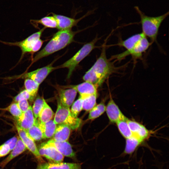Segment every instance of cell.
<instances>
[{
  "label": "cell",
  "mask_w": 169,
  "mask_h": 169,
  "mask_svg": "<svg viewBox=\"0 0 169 169\" xmlns=\"http://www.w3.org/2000/svg\"><path fill=\"white\" fill-rule=\"evenodd\" d=\"M38 150L41 156L44 157L51 162L60 163L63 161L64 156L46 142L41 143Z\"/></svg>",
  "instance_id": "obj_9"
},
{
  "label": "cell",
  "mask_w": 169,
  "mask_h": 169,
  "mask_svg": "<svg viewBox=\"0 0 169 169\" xmlns=\"http://www.w3.org/2000/svg\"><path fill=\"white\" fill-rule=\"evenodd\" d=\"M8 145L4 143L0 146V157L5 156L11 151Z\"/></svg>",
  "instance_id": "obj_37"
},
{
  "label": "cell",
  "mask_w": 169,
  "mask_h": 169,
  "mask_svg": "<svg viewBox=\"0 0 169 169\" xmlns=\"http://www.w3.org/2000/svg\"><path fill=\"white\" fill-rule=\"evenodd\" d=\"M76 32L71 29L59 30L40 51L38 52L31 60V63L25 72L34 63L40 59L61 50L72 43L74 40Z\"/></svg>",
  "instance_id": "obj_2"
},
{
  "label": "cell",
  "mask_w": 169,
  "mask_h": 169,
  "mask_svg": "<svg viewBox=\"0 0 169 169\" xmlns=\"http://www.w3.org/2000/svg\"><path fill=\"white\" fill-rule=\"evenodd\" d=\"M97 94L90 95L83 99L82 110L90 111L96 105Z\"/></svg>",
  "instance_id": "obj_29"
},
{
  "label": "cell",
  "mask_w": 169,
  "mask_h": 169,
  "mask_svg": "<svg viewBox=\"0 0 169 169\" xmlns=\"http://www.w3.org/2000/svg\"><path fill=\"white\" fill-rule=\"evenodd\" d=\"M46 101L44 98L40 96L35 99L33 107V112L35 119L38 118L39 113L43 107Z\"/></svg>",
  "instance_id": "obj_30"
},
{
  "label": "cell",
  "mask_w": 169,
  "mask_h": 169,
  "mask_svg": "<svg viewBox=\"0 0 169 169\" xmlns=\"http://www.w3.org/2000/svg\"><path fill=\"white\" fill-rule=\"evenodd\" d=\"M36 119L42 131L44 139L52 137L57 126L54 120H51L46 122L41 123Z\"/></svg>",
  "instance_id": "obj_21"
},
{
  "label": "cell",
  "mask_w": 169,
  "mask_h": 169,
  "mask_svg": "<svg viewBox=\"0 0 169 169\" xmlns=\"http://www.w3.org/2000/svg\"><path fill=\"white\" fill-rule=\"evenodd\" d=\"M46 28L44 27L38 32L30 35L24 39L19 42H10L0 41L2 43L9 46L18 47L21 50V55L18 61L19 62L27 53H30L34 44L40 39L41 35Z\"/></svg>",
  "instance_id": "obj_6"
},
{
  "label": "cell",
  "mask_w": 169,
  "mask_h": 169,
  "mask_svg": "<svg viewBox=\"0 0 169 169\" xmlns=\"http://www.w3.org/2000/svg\"><path fill=\"white\" fill-rule=\"evenodd\" d=\"M17 103L22 113L26 111L29 108V106L27 100L23 99Z\"/></svg>",
  "instance_id": "obj_36"
},
{
  "label": "cell",
  "mask_w": 169,
  "mask_h": 169,
  "mask_svg": "<svg viewBox=\"0 0 169 169\" xmlns=\"http://www.w3.org/2000/svg\"><path fill=\"white\" fill-rule=\"evenodd\" d=\"M2 110L8 111L15 118L19 117L22 114L17 102L12 103L8 107Z\"/></svg>",
  "instance_id": "obj_31"
},
{
  "label": "cell",
  "mask_w": 169,
  "mask_h": 169,
  "mask_svg": "<svg viewBox=\"0 0 169 169\" xmlns=\"http://www.w3.org/2000/svg\"><path fill=\"white\" fill-rule=\"evenodd\" d=\"M71 130L70 128L66 125H57L55 133L52 139L58 141H68Z\"/></svg>",
  "instance_id": "obj_18"
},
{
  "label": "cell",
  "mask_w": 169,
  "mask_h": 169,
  "mask_svg": "<svg viewBox=\"0 0 169 169\" xmlns=\"http://www.w3.org/2000/svg\"><path fill=\"white\" fill-rule=\"evenodd\" d=\"M99 38L96 37L91 42L85 44L70 59L62 64L55 67L56 69L66 68L68 69L67 77L69 78L79 63L95 47Z\"/></svg>",
  "instance_id": "obj_4"
},
{
  "label": "cell",
  "mask_w": 169,
  "mask_h": 169,
  "mask_svg": "<svg viewBox=\"0 0 169 169\" xmlns=\"http://www.w3.org/2000/svg\"><path fill=\"white\" fill-rule=\"evenodd\" d=\"M134 8L140 16L142 33L149 38L152 43L156 42L160 27L168 15L169 12L158 16L150 17L145 15L137 6Z\"/></svg>",
  "instance_id": "obj_3"
},
{
  "label": "cell",
  "mask_w": 169,
  "mask_h": 169,
  "mask_svg": "<svg viewBox=\"0 0 169 169\" xmlns=\"http://www.w3.org/2000/svg\"><path fill=\"white\" fill-rule=\"evenodd\" d=\"M24 85L25 90L31 96L32 101H33L36 96L39 84L32 79H25Z\"/></svg>",
  "instance_id": "obj_25"
},
{
  "label": "cell",
  "mask_w": 169,
  "mask_h": 169,
  "mask_svg": "<svg viewBox=\"0 0 169 169\" xmlns=\"http://www.w3.org/2000/svg\"><path fill=\"white\" fill-rule=\"evenodd\" d=\"M16 128L19 136L25 145L27 149L31 152L39 161L43 160L38 152L34 141L26 131L17 125Z\"/></svg>",
  "instance_id": "obj_10"
},
{
  "label": "cell",
  "mask_w": 169,
  "mask_h": 169,
  "mask_svg": "<svg viewBox=\"0 0 169 169\" xmlns=\"http://www.w3.org/2000/svg\"><path fill=\"white\" fill-rule=\"evenodd\" d=\"M36 169H81L79 163L68 162H45L38 165Z\"/></svg>",
  "instance_id": "obj_17"
},
{
  "label": "cell",
  "mask_w": 169,
  "mask_h": 169,
  "mask_svg": "<svg viewBox=\"0 0 169 169\" xmlns=\"http://www.w3.org/2000/svg\"><path fill=\"white\" fill-rule=\"evenodd\" d=\"M106 107V106L103 102L96 105L89 111L88 119L92 120L99 117L105 111Z\"/></svg>",
  "instance_id": "obj_28"
},
{
  "label": "cell",
  "mask_w": 169,
  "mask_h": 169,
  "mask_svg": "<svg viewBox=\"0 0 169 169\" xmlns=\"http://www.w3.org/2000/svg\"><path fill=\"white\" fill-rule=\"evenodd\" d=\"M18 136H14L8 140L5 143L9 146L11 151L13 149L15 146L18 141Z\"/></svg>",
  "instance_id": "obj_39"
},
{
  "label": "cell",
  "mask_w": 169,
  "mask_h": 169,
  "mask_svg": "<svg viewBox=\"0 0 169 169\" xmlns=\"http://www.w3.org/2000/svg\"><path fill=\"white\" fill-rule=\"evenodd\" d=\"M74 88L61 89L58 91V100L63 105L69 108L73 104L77 94Z\"/></svg>",
  "instance_id": "obj_15"
},
{
  "label": "cell",
  "mask_w": 169,
  "mask_h": 169,
  "mask_svg": "<svg viewBox=\"0 0 169 169\" xmlns=\"http://www.w3.org/2000/svg\"><path fill=\"white\" fill-rule=\"evenodd\" d=\"M127 119L125 120H119L116 123L119 132L125 139L133 135L127 122Z\"/></svg>",
  "instance_id": "obj_27"
},
{
  "label": "cell",
  "mask_w": 169,
  "mask_h": 169,
  "mask_svg": "<svg viewBox=\"0 0 169 169\" xmlns=\"http://www.w3.org/2000/svg\"><path fill=\"white\" fill-rule=\"evenodd\" d=\"M82 99L80 97L73 104L70 111L75 117H77L79 113L82 110Z\"/></svg>",
  "instance_id": "obj_32"
},
{
  "label": "cell",
  "mask_w": 169,
  "mask_h": 169,
  "mask_svg": "<svg viewBox=\"0 0 169 169\" xmlns=\"http://www.w3.org/2000/svg\"><path fill=\"white\" fill-rule=\"evenodd\" d=\"M26 131L34 141H39L44 139L43 133L36 119L34 124Z\"/></svg>",
  "instance_id": "obj_26"
},
{
  "label": "cell",
  "mask_w": 169,
  "mask_h": 169,
  "mask_svg": "<svg viewBox=\"0 0 169 169\" xmlns=\"http://www.w3.org/2000/svg\"><path fill=\"white\" fill-rule=\"evenodd\" d=\"M32 24H41L46 28H55L57 27V23L54 17L52 16H46L39 20H31Z\"/></svg>",
  "instance_id": "obj_24"
},
{
  "label": "cell",
  "mask_w": 169,
  "mask_h": 169,
  "mask_svg": "<svg viewBox=\"0 0 169 169\" xmlns=\"http://www.w3.org/2000/svg\"><path fill=\"white\" fill-rule=\"evenodd\" d=\"M54 114L51 107L45 101L36 119L40 123H44L52 120Z\"/></svg>",
  "instance_id": "obj_23"
},
{
  "label": "cell",
  "mask_w": 169,
  "mask_h": 169,
  "mask_svg": "<svg viewBox=\"0 0 169 169\" xmlns=\"http://www.w3.org/2000/svg\"><path fill=\"white\" fill-rule=\"evenodd\" d=\"M53 120L56 125H66L72 130L78 128L82 122L80 119L74 116L72 114L69 108L63 105L58 100Z\"/></svg>",
  "instance_id": "obj_5"
},
{
  "label": "cell",
  "mask_w": 169,
  "mask_h": 169,
  "mask_svg": "<svg viewBox=\"0 0 169 169\" xmlns=\"http://www.w3.org/2000/svg\"><path fill=\"white\" fill-rule=\"evenodd\" d=\"M149 132L146 127L141 125L136 135L139 138L144 141L149 136Z\"/></svg>",
  "instance_id": "obj_34"
},
{
  "label": "cell",
  "mask_w": 169,
  "mask_h": 169,
  "mask_svg": "<svg viewBox=\"0 0 169 169\" xmlns=\"http://www.w3.org/2000/svg\"><path fill=\"white\" fill-rule=\"evenodd\" d=\"M23 99L28 100L32 101L31 96L26 90L20 92L13 98V100L15 102H17Z\"/></svg>",
  "instance_id": "obj_33"
},
{
  "label": "cell",
  "mask_w": 169,
  "mask_h": 169,
  "mask_svg": "<svg viewBox=\"0 0 169 169\" xmlns=\"http://www.w3.org/2000/svg\"><path fill=\"white\" fill-rule=\"evenodd\" d=\"M101 51L99 57L83 78L85 81L92 83L97 88L111 74L116 72L119 68L115 67L107 58L105 44Z\"/></svg>",
  "instance_id": "obj_1"
},
{
  "label": "cell",
  "mask_w": 169,
  "mask_h": 169,
  "mask_svg": "<svg viewBox=\"0 0 169 169\" xmlns=\"http://www.w3.org/2000/svg\"><path fill=\"white\" fill-rule=\"evenodd\" d=\"M144 36L142 33L136 34L125 40H120L116 45L123 47L126 49V51H129Z\"/></svg>",
  "instance_id": "obj_20"
},
{
  "label": "cell",
  "mask_w": 169,
  "mask_h": 169,
  "mask_svg": "<svg viewBox=\"0 0 169 169\" xmlns=\"http://www.w3.org/2000/svg\"><path fill=\"white\" fill-rule=\"evenodd\" d=\"M151 44L145 36L142 38L134 47L129 51H125L112 56L111 58L119 60L124 57L131 55L134 59H140L142 54L146 51Z\"/></svg>",
  "instance_id": "obj_8"
},
{
  "label": "cell",
  "mask_w": 169,
  "mask_h": 169,
  "mask_svg": "<svg viewBox=\"0 0 169 169\" xmlns=\"http://www.w3.org/2000/svg\"><path fill=\"white\" fill-rule=\"evenodd\" d=\"M127 122L130 130L133 135H136L140 127L141 124L136 121L127 119Z\"/></svg>",
  "instance_id": "obj_35"
},
{
  "label": "cell",
  "mask_w": 169,
  "mask_h": 169,
  "mask_svg": "<svg viewBox=\"0 0 169 169\" xmlns=\"http://www.w3.org/2000/svg\"><path fill=\"white\" fill-rule=\"evenodd\" d=\"M143 141L136 135H134L126 139L124 153L127 154H131L134 151Z\"/></svg>",
  "instance_id": "obj_22"
},
{
  "label": "cell",
  "mask_w": 169,
  "mask_h": 169,
  "mask_svg": "<svg viewBox=\"0 0 169 169\" xmlns=\"http://www.w3.org/2000/svg\"><path fill=\"white\" fill-rule=\"evenodd\" d=\"M68 87L75 89L82 100L93 94H97V88L90 82L85 81L79 84L70 85Z\"/></svg>",
  "instance_id": "obj_16"
},
{
  "label": "cell",
  "mask_w": 169,
  "mask_h": 169,
  "mask_svg": "<svg viewBox=\"0 0 169 169\" xmlns=\"http://www.w3.org/2000/svg\"><path fill=\"white\" fill-rule=\"evenodd\" d=\"M54 62L47 66L38 69L30 72H24L23 73L10 77V79H30L39 84H41L52 71L56 69L53 66Z\"/></svg>",
  "instance_id": "obj_7"
},
{
  "label": "cell",
  "mask_w": 169,
  "mask_h": 169,
  "mask_svg": "<svg viewBox=\"0 0 169 169\" xmlns=\"http://www.w3.org/2000/svg\"><path fill=\"white\" fill-rule=\"evenodd\" d=\"M44 42V40L39 39L35 44L30 53L31 54V57L32 59L33 58V54L39 50L41 48Z\"/></svg>",
  "instance_id": "obj_38"
},
{
  "label": "cell",
  "mask_w": 169,
  "mask_h": 169,
  "mask_svg": "<svg viewBox=\"0 0 169 169\" xmlns=\"http://www.w3.org/2000/svg\"><path fill=\"white\" fill-rule=\"evenodd\" d=\"M91 12L92 11L88 12L84 16L77 19L54 13H52L56 20L57 23V28L59 30L71 29L73 27L77 25L79 21L85 16L89 15Z\"/></svg>",
  "instance_id": "obj_11"
},
{
  "label": "cell",
  "mask_w": 169,
  "mask_h": 169,
  "mask_svg": "<svg viewBox=\"0 0 169 169\" xmlns=\"http://www.w3.org/2000/svg\"><path fill=\"white\" fill-rule=\"evenodd\" d=\"M15 119L16 120V125L25 131L28 130L34 125L36 121L32 107L31 106H29L26 111L22 113L20 117Z\"/></svg>",
  "instance_id": "obj_13"
},
{
  "label": "cell",
  "mask_w": 169,
  "mask_h": 169,
  "mask_svg": "<svg viewBox=\"0 0 169 169\" xmlns=\"http://www.w3.org/2000/svg\"><path fill=\"white\" fill-rule=\"evenodd\" d=\"M27 148L19 136L16 145L15 147L8 156L2 162L0 163V166L2 167H4L9 162L13 159L24 151Z\"/></svg>",
  "instance_id": "obj_19"
},
{
  "label": "cell",
  "mask_w": 169,
  "mask_h": 169,
  "mask_svg": "<svg viewBox=\"0 0 169 169\" xmlns=\"http://www.w3.org/2000/svg\"><path fill=\"white\" fill-rule=\"evenodd\" d=\"M105 111L110 121L112 123H116L119 120L127 119L120 111L111 97L106 106Z\"/></svg>",
  "instance_id": "obj_12"
},
{
  "label": "cell",
  "mask_w": 169,
  "mask_h": 169,
  "mask_svg": "<svg viewBox=\"0 0 169 169\" xmlns=\"http://www.w3.org/2000/svg\"><path fill=\"white\" fill-rule=\"evenodd\" d=\"M46 143L54 147L64 156L73 158L75 156V153L72 146L68 141H58L51 139Z\"/></svg>",
  "instance_id": "obj_14"
}]
</instances>
